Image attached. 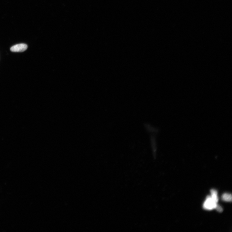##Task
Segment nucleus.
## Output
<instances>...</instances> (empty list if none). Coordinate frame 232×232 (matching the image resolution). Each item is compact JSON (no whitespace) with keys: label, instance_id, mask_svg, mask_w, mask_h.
Wrapping results in <instances>:
<instances>
[{"label":"nucleus","instance_id":"nucleus-1","mask_svg":"<svg viewBox=\"0 0 232 232\" xmlns=\"http://www.w3.org/2000/svg\"><path fill=\"white\" fill-rule=\"evenodd\" d=\"M217 203L210 196L207 197L206 201L203 205L204 208L207 210H212L215 209L217 206Z\"/></svg>","mask_w":232,"mask_h":232},{"label":"nucleus","instance_id":"nucleus-2","mask_svg":"<svg viewBox=\"0 0 232 232\" xmlns=\"http://www.w3.org/2000/svg\"><path fill=\"white\" fill-rule=\"evenodd\" d=\"M28 48V45L25 44H20L13 46L10 48L13 52H24Z\"/></svg>","mask_w":232,"mask_h":232},{"label":"nucleus","instance_id":"nucleus-3","mask_svg":"<svg viewBox=\"0 0 232 232\" xmlns=\"http://www.w3.org/2000/svg\"><path fill=\"white\" fill-rule=\"evenodd\" d=\"M211 195L210 197L214 201L218 203V193L216 190L214 189H212L210 191Z\"/></svg>","mask_w":232,"mask_h":232},{"label":"nucleus","instance_id":"nucleus-4","mask_svg":"<svg viewBox=\"0 0 232 232\" xmlns=\"http://www.w3.org/2000/svg\"><path fill=\"white\" fill-rule=\"evenodd\" d=\"M222 200L227 202H231L232 201V196L231 194L226 193L223 194L222 197Z\"/></svg>","mask_w":232,"mask_h":232},{"label":"nucleus","instance_id":"nucleus-5","mask_svg":"<svg viewBox=\"0 0 232 232\" xmlns=\"http://www.w3.org/2000/svg\"><path fill=\"white\" fill-rule=\"evenodd\" d=\"M215 209L217 210L218 212H222L223 210L222 207L218 204Z\"/></svg>","mask_w":232,"mask_h":232}]
</instances>
